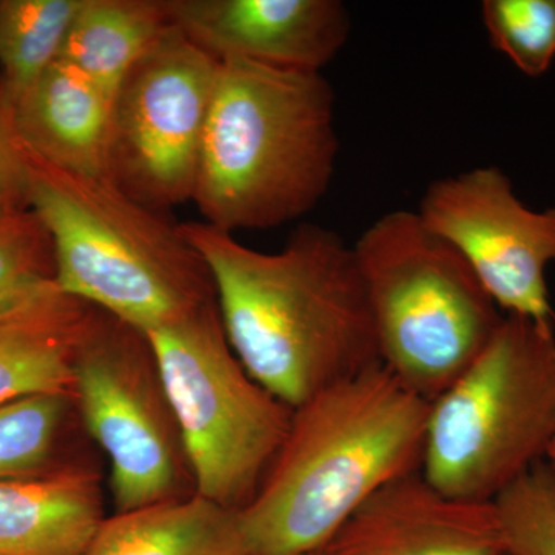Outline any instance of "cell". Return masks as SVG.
I'll use <instances>...</instances> for the list:
<instances>
[{"mask_svg": "<svg viewBox=\"0 0 555 555\" xmlns=\"http://www.w3.org/2000/svg\"><path fill=\"white\" fill-rule=\"evenodd\" d=\"M302 555H328V554L324 550H317V551H312V553L302 554Z\"/></svg>", "mask_w": 555, "mask_h": 555, "instance_id": "25", "label": "cell"}, {"mask_svg": "<svg viewBox=\"0 0 555 555\" xmlns=\"http://www.w3.org/2000/svg\"><path fill=\"white\" fill-rule=\"evenodd\" d=\"M179 225L210 272L230 347L286 406L382 363L353 247L337 232L302 224L266 254L207 222Z\"/></svg>", "mask_w": 555, "mask_h": 555, "instance_id": "1", "label": "cell"}, {"mask_svg": "<svg viewBox=\"0 0 555 555\" xmlns=\"http://www.w3.org/2000/svg\"><path fill=\"white\" fill-rule=\"evenodd\" d=\"M181 433L196 494L244 509L291 426L292 409L248 375L217 302L144 334Z\"/></svg>", "mask_w": 555, "mask_h": 555, "instance_id": "7", "label": "cell"}, {"mask_svg": "<svg viewBox=\"0 0 555 555\" xmlns=\"http://www.w3.org/2000/svg\"><path fill=\"white\" fill-rule=\"evenodd\" d=\"M481 17L492 47L529 78L555 61V0H485Z\"/></svg>", "mask_w": 555, "mask_h": 555, "instance_id": "20", "label": "cell"}, {"mask_svg": "<svg viewBox=\"0 0 555 555\" xmlns=\"http://www.w3.org/2000/svg\"><path fill=\"white\" fill-rule=\"evenodd\" d=\"M83 0H0V104L9 109L60 60Z\"/></svg>", "mask_w": 555, "mask_h": 555, "instance_id": "18", "label": "cell"}, {"mask_svg": "<svg viewBox=\"0 0 555 555\" xmlns=\"http://www.w3.org/2000/svg\"><path fill=\"white\" fill-rule=\"evenodd\" d=\"M83 555H251L240 511L193 494L115 513Z\"/></svg>", "mask_w": 555, "mask_h": 555, "instance_id": "16", "label": "cell"}, {"mask_svg": "<svg viewBox=\"0 0 555 555\" xmlns=\"http://www.w3.org/2000/svg\"><path fill=\"white\" fill-rule=\"evenodd\" d=\"M554 440V326L506 313L480 356L430 403L422 474L455 499L495 502L547 462Z\"/></svg>", "mask_w": 555, "mask_h": 555, "instance_id": "6", "label": "cell"}, {"mask_svg": "<svg viewBox=\"0 0 555 555\" xmlns=\"http://www.w3.org/2000/svg\"><path fill=\"white\" fill-rule=\"evenodd\" d=\"M28 207L27 158L0 104V214Z\"/></svg>", "mask_w": 555, "mask_h": 555, "instance_id": "23", "label": "cell"}, {"mask_svg": "<svg viewBox=\"0 0 555 555\" xmlns=\"http://www.w3.org/2000/svg\"><path fill=\"white\" fill-rule=\"evenodd\" d=\"M551 465H553L554 469H555V462H550Z\"/></svg>", "mask_w": 555, "mask_h": 555, "instance_id": "26", "label": "cell"}, {"mask_svg": "<svg viewBox=\"0 0 555 555\" xmlns=\"http://www.w3.org/2000/svg\"><path fill=\"white\" fill-rule=\"evenodd\" d=\"M98 315L56 281L0 308V404L73 393L76 356Z\"/></svg>", "mask_w": 555, "mask_h": 555, "instance_id": "14", "label": "cell"}, {"mask_svg": "<svg viewBox=\"0 0 555 555\" xmlns=\"http://www.w3.org/2000/svg\"><path fill=\"white\" fill-rule=\"evenodd\" d=\"M104 518L91 467L0 480V555H83Z\"/></svg>", "mask_w": 555, "mask_h": 555, "instance_id": "15", "label": "cell"}, {"mask_svg": "<svg viewBox=\"0 0 555 555\" xmlns=\"http://www.w3.org/2000/svg\"><path fill=\"white\" fill-rule=\"evenodd\" d=\"M22 147L51 166L109 179L113 98L57 60L9 109Z\"/></svg>", "mask_w": 555, "mask_h": 555, "instance_id": "13", "label": "cell"}, {"mask_svg": "<svg viewBox=\"0 0 555 555\" xmlns=\"http://www.w3.org/2000/svg\"><path fill=\"white\" fill-rule=\"evenodd\" d=\"M338 149L321 73L219 61L192 201L229 233L280 228L324 198Z\"/></svg>", "mask_w": 555, "mask_h": 555, "instance_id": "3", "label": "cell"}, {"mask_svg": "<svg viewBox=\"0 0 555 555\" xmlns=\"http://www.w3.org/2000/svg\"><path fill=\"white\" fill-rule=\"evenodd\" d=\"M76 412L109 462L115 513L196 494L155 353L142 332L101 312L73 382Z\"/></svg>", "mask_w": 555, "mask_h": 555, "instance_id": "8", "label": "cell"}, {"mask_svg": "<svg viewBox=\"0 0 555 555\" xmlns=\"http://www.w3.org/2000/svg\"><path fill=\"white\" fill-rule=\"evenodd\" d=\"M321 550L328 555H506L494 502L444 494L422 473L383 486Z\"/></svg>", "mask_w": 555, "mask_h": 555, "instance_id": "12", "label": "cell"}, {"mask_svg": "<svg viewBox=\"0 0 555 555\" xmlns=\"http://www.w3.org/2000/svg\"><path fill=\"white\" fill-rule=\"evenodd\" d=\"M352 247L379 361L433 403L494 337L502 309L459 250L416 211L383 215Z\"/></svg>", "mask_w": 555, "mask_h": 555, "instance_id": "5", "label": "cell"}, {"mask_svg": "<svg viewBox=\"0 0 555 555\" xmlns=\"http://www.w3.org/2000/svg\"><path fill=\"white\" fill-rule=\"evenodd\" d=\"M24 152L28 206L53 243L62 292L142 334L217 302L206 262L181 225L109 179L72 173Z\"/></svg>", "mask_w": 555, "mask_h": 555, "instance_id": "4", "label": "cell"}, {"mask_svg": "<svg viewBox=\"0 0 555 555\" xmlns=\"http://www.w3.org/2000/svg\"><path fill=\"white\" fill-rule=\"evenodd\" d=\"M430 403L382 363L292 409L257 494L240 511L251 555H302L375 492L422 473Z\"/></svg>", "mask_w": 555, "mask_h": 555, "instance_id": "2", "label": "cell"}, {"mask_svg": "<svg viewBox=\"0 0 555 555\" xmlns=\"http://www.w3.org/2000/svg\"><path fill=\"white\" fill-rule=\"evenodd\" d=\"M547 462H555V440L553 447H551L550 455H547Z\"/></svg>", "mask_w": 555, "mask_h": 555, "instance_id": "24", "label": "cell"}, {"mask_svg": "<svg viewBox=\"0 0 555 555\" xmlns=\"http://www.w3.org/2000/svg\"><path fill=\"white\" fill-rule=\"evenodd\" d=\"M175 28L217 61L321 73L345 49L339 0H166Z\"/></svg>", "mask_w": 555, "mask_h": 555, "instance_id": "11", "label": "cell"}, {"mask_svg": "<svg viewBox=\"0 0 555 555\" xmlns=\"http://www.w3.org/2000/svg\"><path fill=\"white\" fill-rule=\"evenodd\" d=\"M219 61L173 25L113 100L109 181L153 210L193 198Z\"/></svg>", "mask_w": 555, "mask_h": 555, "instance_id": "9", "label": "cell"}, {"mask_svg": "<svg viewBox=\"0 0 555 555\" xmlns=\"http://www.w3.org/2000/svg\"><path fill=\"white\" fill-rule=\"evenodd\" d=\"M507 555V554H506Z\"/></svg>", "mask_w": 555, "mask_h": 555, "instance_id": "27", "label": "cell"}, {"mask_svg": "<svg viewBox=\"0 0 555 555\" xmlns=\"http://www.w3.org/2000/svg\"><path fill=\"white\" fill-rule=\"evenodd\" d=\"M416 214L466 259L507 315L554 326L546 272L555 262V207H526L499 167L437 179Z\"/></svg>", "mask_w": 555, "mask_h": 555, "instance_id": "10", "label": "cell"}, {"mask_svg": "<svg viewBox=\"0 0 555 555\" xmlns=\"http://www.w3.org/2000/svg\"><path fill=\"white\" fill-rule=\"evenodd\" d=\"M170 27L166 0H83L60 61L115 100L130 69Z\"/></svg>", "mask_w": 555, "mask_h": 555, "instance_id": "17", "label": "cell"}, {"mask_svg": "<svg viewBox=\"0 0 555 555\" xmlns=\"http://www.w3.org/2000/svg\"><path fill=\"white\" fill-rule=\"evenodd\" d=\"M507 555H555V469L540 463L495 500Z\"/></svg>", "mask_w": 555, "mask_h": 555, "instance_id": "21", "label": "cell"}, {"mask_svg": "<svg viewBox=\"0 0 555 555\" xmlns=\"http://www.w3.org/2000/svg\"><path fill=\"white\" fill-rule=\"evenodd\" d=\"M56 280L53 243L28 208L0 214V308Z\"/></svg>", "mask_w": 555, "mask_h": 555, "instance_id": "22", "label": "cell"}, {"mask_svg": "<svg viewBox=\"0 0 555 555\" xmlns=\"http://www.w3.org/2000/svg\"><path fill=\"white\" fill-rule=\"evenodd\" d=\"M72 412L73 393H36L0 404V480L60 469L51 462Z\"/></svg>", "mask_w": 555, "mask_h": 555, "instance_id": "19", "label": "cell"}]
</instances>
